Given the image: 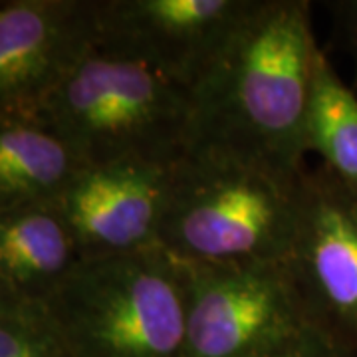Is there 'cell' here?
<instances>
[{"label":"cell","mask_w":357,"mask_h":357,"mask_svg":"<svg viewBox=\"0 0 357 357\" xmlns=\"http://www.w3.org/2000/svg\"><path fill=\"white\" fill-rule=\"evenodd\" d=\"M304 175L217 145H191L171 169L159 246L183 262H284Z\"/></svg>","instance_id":"7a4b0ae2"},{"label":"cell","mask_w":357,"mask_h":357,"mask_svg":"<svg viewBox=\"0 0 357 357\" xmlns=\"http://www.w3.org/2000/svg\"><path fill=\"white\" fill-rule=\"evenodd\" d=\"M272 357H357L356 354L344 349L342 345L332 342L316 328H310L292 344L286 345Z\"/></svg>","instance_id":"9a60e30c"},{"label":"cell","mask_w":357,"mask_h":357,"mask_svg":"<svg viewBox=\"0 0 357 357\" xmlns=\"http://www.w3.org/2000/svg\"><path fill=\"white\" fill-rule=\"evenodd\" d=\"M260 0H96L98 50L195 91Z\"/></svg>","instance_id":"8992f818"},{"label":"cell","mask_w":357,"mask_h":357,"mask_svg":"<svg viewBox=\"0 0 357 357\" xmlns=\"http://www.w3.org/2000/svg\"><path fill=\"white\" fill-rule=\"evenodd\" d=\"M306 151L321 155L324 165L357 191V96L340 79L321 48L314 62Z\"/></svg>","instance_id":"7c38bea8"},{"label":"cell","mask_w":357,"mask_h":357,"mask_svg":"<svg viewBox=\"0 0 357 357\" xmlns=\"http://www.w3.org/2000/svg\"><path fill=\"white\" fill-rule=\"evenodd\" d=\"M318 50L310 2L260 0L192 91L191 145H217L284 173H304Z\"/></svg>","instance_id":"6da1fadb"},{"label":"cell","mask_w":357,"mask_h":357,"mask_svg":"<svg viewBox=\"0 0 357 357\" xmlns=\"http://www.w3.org/2000/svg\"><path fill=\"white\" fill-rule=\"evenodd\" d=\"M183 264L185 357H272L312 328L284 262Z\"/></svg>","instance_id":"5b68a950"},{"label":"cell","mask_w":357,"mask_h":357,"mask_svg":"<svg viewBox=\"0 0 357 357\" xmlns=\"http://www.w3.org/2000/svg\"><path fill=\"white\" fill-rule=\"evenodd\" d=\"M0 357H74L46 304L0 288Z\"/></svg>","instance_id":"4fadbf2b"},{"label":"cell","mask_w":357,"mask_h":357,"mask_svg":"<svg viewBox=\"0 0 357 357\" xmlns=\"http://www.w3.org/2000/svg\"><path fill=\"white\" fill-rule=\"evenodd\" d=\"M326 8L332 14L333 44L351 56V60L356 64L357 84V0L326 2Z\"/></svg>","instance_id":"5bb4252c"},{"label":"cell","mask_w":357,"mask_h":357,"mask_svg":"<svg viewBox=\"0 0 357 357\" xmlns=\"http://www.w3.org/2000/svg\"><path fill=\"white\" fill-rule=\"evenodd\" d=\"M46 307L74 357H185L187 268L159 244L84 260Z\"/></svg>","instance_id":"277c9868"},{"label":"cell","mask_w":357,"mask_h":357,"mask_svg":"<svg viewBox=\"0 0 357 357\" xmlns=\"http://www.w3.org/2000/svg\"><path fill=\"white\" fill-rule=\"evenodd\" d=\"M84 260L60 203L0 213V288L48 304Z\"/></svg>","instance_id":"30bf717a"},{"label":"cell","mask_w":357,"mask_h":357,"mask_svg":"<svg viewBox=\"0 0 357 357\" xmlns=\"http://www.w3.org/2000/svg\"><path fill=\"white\" fill-rule=\"evenodd\" d=\"M88 169L68 141L36 117H0V213L56 204Z\"/></svg>","instance_id":"8fae6325"},{"label":"cell","mask_w":357,"mask_h":357,"mask_svg":"<svg viewBox=\"0 0 357 357\" xmlns=\"http://www.w3.org/2000/svg\"><path fill=\"white\" fill-rule=\"evenodd\" d=\"M284 264L310 326L357 356V191L326 165L304 175Z\"/></svg>","instance_id":"52a82bcc"},{"label":"cell","mask_w":357,"mask_h":357,"mask_svg":"<svg viewBox=\"0 0 357 357\" xmlns=\"http://www.w3.org/2000/svg\"><path fill=\"white\" fill-rule=\"evenodd\" d=\"M96 46V0H2L0 117H36Z\"/></svg>","instance_id":"ba28073f"},{"label":"cell","mask_w":357,"mask_h":357,"mask_svg":"<svg viewBox=\"0 0 357 357\" xmlns=\"http://www.w3.org/2000/svg\"><path fill=\"white\" fill-rule=\"evenodd\" d=\"M36 119L88 167L119 161L173 165L192 141V93L149 66L89 54Z\"/></svg>","instance_id":"3957f363"},{"label":"cell","mask_w":357,"mask_h":357,"mask_svg":"<svg viewBox=\"0 0 357 357\" xmlns=\"http://www.w3.org/2000/svg\"><path fill=\"white\" fill-rule=\"evenodd\" d=\"M173 165L119 161L88 167L60 201L86 260L159 244Z\"/></svg>","instance_id":"9c48e42d"}]
</instances>
